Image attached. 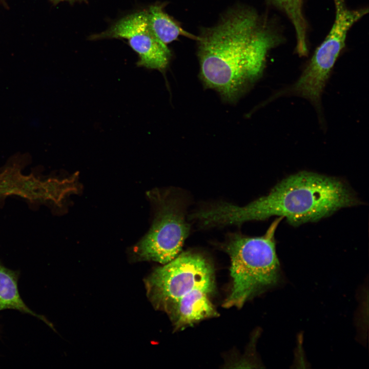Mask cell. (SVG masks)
I'll return each instance as SVG.
<instances>
[{"label":"cell","instance_id":"1","mask_svg":"<svg viewBox=\"0 0 369 369\" xmlns=\"http://www.w3.org/2000/svg\"><path fill=\"white\" fill-rule=\"evenodd\" d=\"M204 86L234 102L261 75L269 51L281 42L269 23L253 9H229L197 39Z\"/></svg>","mask_w":369,"mask_h":369},{"label":"cell","instance_id":"2","mask_svg":"<svg viewBox=\"0 0 369 369\" xmlns=\"http://www.w3.org/2000/svg\"><path fill=\"white\" fill-rule=\"evenodd\" d=\"M358 202L343 181L302 171L284 178L266 195L245 206L221 202L207 207L201 212V218L206 225L214 227L238 225L278 216L296 226L317 221Z\"/></svg>","mask_w":369,"mask_h":369},{"label":"cell","instance_id":"3","mask_svg":"<svg viewBox=\"0 0 369 369\" xmlns=\"http://www.w3.org/2000/svg\"><path fill=\"white\" fill-rule=\"evenodd\" d=\"M145 284L154 307L167 314L176 330L218 315L210 299L215 290L213 268L199 253H179L156 268Z\"/></svg>","mask_w":369,"mask_h":369},{"label":"cell","instance_id":"4","mask_svg":"<svg viewBox=\"0 0 369 369\" xmlns=\"http://www.w3.org/2000/svg\"><path fill=\"white\" fill-rule=\"evenodd\" d=\"M282 217H279L264 235L248 237L230 234L222 248L231 259L232 286L223 303L225 308H241L260 289L275 283L278 277L275 232Z\"/></svg>","mask_w":369,"mask_h":369},{"label":"cell","instance_id":"5","mask_svg":"<svg viewBox=\"0 0 369 369\" xmlns=\"http://www.w3.org/2000/svg\"><path fill=\"white\" fill-rule=\"evenodd\" d=\"M147 194L155 207V218L148 233L133 248L132 258L164 264L180 253L190 225L180 199L168 191L156 189Z\"/></svg>","mask_w":369,"mask_h":369},{"label":"cell","instance_id":"6","mask_svg":"<svg viewBox=\"0 0 369 369\" xmlns=\"http://www.w3.org/2000/svg\"><path fill=\"white\" fill-rule=\"evenodd\" d=\"M335 18L329 34L317 48L298 79L285 89L287 94H294L309 99L317 108L325 84L341 51L345 47L347 32L364 15L368 9L352 10L345 0H334Z\"/></svg>","mask_w":369,"mask_h":369},{"label":"cell","instance_id":"7","mask_svg":"<svg viewBox=\"0 0 369 369\" xmlns=\"http://www.w3.org/2000/svg\"><path fill=\"white\" fill-rule=\"evenodd\" d=\"M118 38L127 40L138 55L136 65L164 72L168 68L171 52L152 31L146 10L136 11L118 19L106 30L91 35L90 40Z\"/></svg>","mask_w":369,"mask_h":369},{"label":"cell","instance_id":"8","mask_svg":"<svg viewBox=\"0 0 369 369\" xmlns=\"http://www.w3.org/2000/svg\"><path fill=\"white\" fill-rule=\"evenodd\" d=\"M165 4L156 3L146 10L150 27L156 37L166 45L180 36L195 40V36L184 30L176 20L165 11Z\"/></svg>","mask_w":369,"mask_h":369},{"label":"cell","instance_id":"9","mask_svg":"<svg viewBox=\"0 0 369 369\" xmlns=\"http://www.w3.org/2000/svg\"><path fill=\"white\" fill-rule=\"evenodd\" d=\"M284 12L295 29L296 51L302 56L308 53L307 23L303 14V0H266Z\"/></svg>","mask_w":369,"mask_h":369},{"label":"cell","instance_id":"10","mask_svg":"<svg viewBox=\"0 0 369 369\" xmlns=\"http://www.w3.org/2000/svg\"><path fill=\"white\" fill-rule=\"evenodd\" d=\"M6 309L18 310L43 319L42 316L31 311L22 299L18 293L15 273L0 263V311Z\"/></svg>","mask_w":369,"mask_h":369},{"label":"cell","instance_id":"11","mask_svg":"<svg viewBox=\"0 0 369 369\" xmlns=\"http://www.w3.org/2000/svg\"><path fill=\"white\" fill-rule=\"evenodd\" d=\"M53 4H58L61 2H68L71 3L75 2H81L86 0H50Z\"/></svg>","mask_w":369,"mask_h":369}]
</instances>
